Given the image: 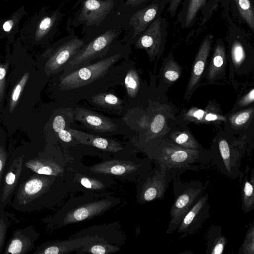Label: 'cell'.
Instances as JSON below:
<instances>
[{
  "mask_svg": "<svg viewBox=\"0 0 254 254\" xmlns=\"http://www.w3.org/2000/svg\"><path fill=\"white\" fill-rule=\"evenodd\" d=\"M12 46L6 98L0 112L1 124L10 136L22 130L32 118L41 91L51 78L38 67L19 37Z\"/></svg>",
  "mask_w": 254,
  "mask_h": 254,
  "instance_id": "obj_1",
  "label": "cell"
},
{
  "mask_svg": "<svg viewBox=\"0 0 254 254\" xmlns=\"http://www.w3.org/2000/svg\"><path fill=\"white\" fill-rule=\"evenodd\" d=\"M130 45L117 41L103 58L58 77L50 79L49 88L53 97L69 101L88 100L106 92L114 85L122 83L133 62L129 59Z\"/></svg>",
  "mask_w": 254,
  "mask_h": 254,
  "instance_id": "obj_2",
  "label": "cell"
},
{
  "mask_svg": "<svg viewBox=\"0 0 254 254\" xmlns=\"http://www.w3.org/2000/svg\"><path fill=\"white\" fill-rule=\"evenodd\" d=\"M130 13L120 4L119 8L99 27L85 33V45L63 71L66 74L104 57L118 41Z\"/></svg>",
  "mask_w": 254,
  "mask_h": 254,
  "instance_id": "obj_3",
  "label": "cell"
},
{
  "mask_svg": "<svg viewBox=\"0 0 254 254\" xmlns=\"http://www.w3.org/2000/svg\"><path fill=\"white\" fill-rule=\"evenodd\" d=\"M147 153L150 159L164 166L174 177L188 170L198 172L211 165L208 151L185 149L166 140L153 142Z\"/></svg>",
  "mask_w": 254,
  "mask_h": 254,
  "instance_id": "obj_4",
  "label": "cell"
},
{
  "mask_svg": "<svg viewBox=\"0 0 254 254\" xmlns=\"http://www.w3.org/2000/svg\"><path fill=\"white\" fill-rule=\"evenodd\" d=\"M56 177L33 173L20 181L10 203L14 210L31 213L47 207Z\"/></svg>",
  "mask_w": 254,
  "mask_h": 254,
  "instance_id": "obj_5",
  "label": "cell"
},
{
  "mask_svg": "<svg viewBox=\"0 0 254 254\" xmlns=\"http://www.w3.org/2000/svg\"><path fill=\"white\" fill-rule=\"evenodd\" d=\"M62 17L59 8L49 10L42 7L23 23L19 31L21 43L27 49L47 46L55 36Z\"/></svg>",
  "mask_w": 254,
  "mask_h": 254,
  "instance_id": "obj_6",
  "label": "cell"
},
{
  "mask_svg": "<svg viewBox=\"0 0 254 254\" xmlns=\"http://www.w3.org/2000/svg\"><path fill=\"white\" fill-rule=\"evenodd\" d=\"M84 45L83 38L71 33L48 45L35 60L38 67L52 77L64 71Z\"/></svg>",
  "mask_w": 254,
  "mask_h": 254,
  "instance_id": "obj_7",
  "label": "cell"
},
{
  "mask_svg": "<svg viewBox=\"0 0 254 254\" xmlns=\"http://www.w3.org/2000/svg\"><path fill=\"white\" fill-rule=\"evenodd\" d=\"M173 203L169 211L170 221L166 233L177 230L182 219L196 200L204 193L206 185L199 180H182L180 176L173 179Z\"/></svg>",
  "mask_w": 254,
  "mask_h": 254,
  "instance_id": "obj_8",
  "label": "cell"
},
{
  "mask_svg": "<svg viewBox=\"0 0 254 254\" xmlns=\"http://www.w3.org/2000/svg\"><path fill=\"white\" fill-rule=\"evenodd\" d=\"M209 152L211 165L230 179L238 178L241 183L244 176L241 169L242 159L245 152L241 144L230 143L226 138H220Z\"/></svg>",
  "mask_w": 254,
  "mask_h": 254,
  "instance_id": "obj_9",
  "label": "cell"
},
{
  "mask_svg": "<svg viewBox=\"0 0 254 254\" xmlns=\"http://www.w3.org/2000/svg\"><path fill=\"white\" fill-rule=\"evenodd\" d=\"M119 0H83L72 20L74 27L83 26L82 34L99 27L119 7Z\"/></svg>",
  "mask_w": 254,
  "mask_h": 254,
  "instance_id": "obj_10",
  "label": "cell"
},
{
  "mask_svg": "<svg viewBox=\"0 0 254 254\" xmlns=\"http://www.w3.org/2000/svg\"><path fill=\"white\" fill-rule=\"evenodd\" d=\"M230 0H183L177 22L183 29L191 28L200 16V27L205 25L219 7L230 11Z\"/></svg>",
  "mask_w": 254,
  "mask_h": 254,
  "instance_id": "obj_11",
  "label": "cell"
},
{
  "mask_svg": "<svg viewBox=\"0 0 254 254\" xmlns=\"http://www.w3.org/2000/svg\"><path fill=\"white\" fill-rule=\"evenodd\" d=\"M170 0H151L147 4L129 14L122 42L131 46L158 16L161 15Z\"/></svg>",
  "mask_w": 254,
  "mask_h": 254,
  "instance_id": "obj_12",
  "label": "cell"
},
{
  "mask_svg": "<svg viewBox=\"0 0 254 254\" xmlns=\"http://www.w3.org/2000/svg\"><path fill=\"white\" fill-rule=\"evenodd\" d=\"M155 167L144 174L139 189L142 203L164 198L171 182L175 177L163 165L154 162Z\"/></svg>",
  "mask_w": 254,
  "mask_h": 254,
  "instance_id": "obj_13",
  "label": "cell"
},
{
  "mask_svg": "<svg viewBox=\"0 0 254 254\" xmlns=\"http://www.w3.org/2000/svg\"><path fill=\"white\" fill-rule=\"evenodd\" d=\"M167 29L166 19L158 16L137 38L134 43L135 48L145 50L150 59H153L163 50Z\"/></svg>",
  "mask_w": 254,
  "mask_h": 254,
  "instance_id": "obj_14",
  "label": "cell"
},
{
  "mask_svg": "<svg viewBox=\"0 0 254 254\" xmlns=\"http://www.w3.org/2000/svg\"><path fill=\"white\" fill-rule=\"evenodd\" d=\"M25 155L15 153L8 157L0 184V208L10 204L23 171Z\"/></svg>",
  "mask_w": 254,
  "mask_h": 254,
  "instance_id": "obj_15",
  "label": "cell"
},
{
  "mask_svg": "<svg viewBox=\"0 0 254 254\" xmlns=\"http://www.w3.org/2000/svg\"><path fill=\"white\" fill-rule=\"evenodd\" d=\"M208 198L207 193H203L184 216L177 229L179 240L197 233L210 216Z\"/></svg>",
  "mask_w": 254,
  "mask_h": 254,
  "instance_id": "obj_16",
  "label": "cell"
},
{
  "mask_svg": "<svg viewBox=\"0 0 254 254\" xmlns=\"http://www.w3.org/2000/svg\"><path fill=\"white\" fill-rule=\"evenodd\" d=\"M40 234L32 226L15 230L6 243L3 254H27L35 248Z\"/></svg>",
  "mask_w": 254,
  "mask_h": 254,
  "instance_id": "obj_17",
  "label": "cell"
},
{
  "mask_svg": "<svg viewBox=\"0 0 254 254\" xmlns=\"http://www.w3.org/2000/svg\"><path fill=\"white\" fill-rule=\"evenodd\" d=\"M145 160L140 164H134L128 161L112 160L96 164L91 170L96 173L104 175H123L134 172L140 169L147 171L151 169V162Z\"/></svg>",
  "mask_w": 254,
  "mask_h": 254,
  "instance_id": "obj_18",
  "label": "cell"
},
{
  "mask_svg": "<svg viewBox=\"0 0 254 254\" xmlns=\"http://www.w3.org/2000/svg\"><path fill=\"white\" fill-rule=\"evenodd\" d=\"M74 115L77 121L95 131L112 132L118 129V125L109 118L87 109L76 108Z\"/></svg>",
  "mask_w": 254,
  "mask_h": 254,
  "instance_id": "obj_19",
  "label": "cell"
},
{
  "mask_svg": "<svg viewBox=\"0 0 254 254\" xmlns=\"http://www.w3.org/2000/svg\"><path fill=\"white\" fill-rule=\"evenodd\" d=\"M24 166L38 174L58 177L64 172L63 167L48 155L47 150L24 162Z\"/></svg>",
  "mask_w": 254,
  "mask_h": 254,
  "instance_id": "obj_20",
  "label": "cell"
},
{
  "mask_svg": "<svg viewBox=\"0 0 254 254\" xmlns=\"http://www.w3.org/2000/svg\"><path fill=\"white\" fill-rule=\"evenodd\" d=\"M95 237H86L71 241H52L46 242L38 246L33 254H63L84 246L87 243L101 240Z\"/></svg>",
  "mask_w": 254,
  "mask_h": 254,
  "instance_id": "obj_21",
  "label": "cell"
},
{
  "mask_svg": "<svg viewBox=\"0 0 254 254\" xmlns=\"http://www.w3.org/2000/svg\"><path fill=\"white\" fill-rule=\"evenodd\" d=\"M213 40V35L210 33L207 34L202 40L195 58L188 91H191L199 81L210 52Z\"/></svg>",
  "mask_w": 254,
  "mask_h": 254,
  "instance_id": "obj_22",
  "label": "cell"
},
{
  "mask_svg": "<svg viewBox=\"0 0 254 254\" xmlns=\"http://www.w3.org/2000/svg\"><path fill=\"white\" fill-rule=\"evenodd\" d=\"M111 205V202L106 200L87 203L68 213L63 223L66 225L90 218L108 209Z\"/></svg>",
  "mask_w": 254,
  "mask_h": 254,
  "instance_id": "obj_23",
  "label": "cell"
},
{
  "mask_svg": "<svg viewBox=\"0 0 254 254\" xmlns=\"http://www.w3.org/2000/svg\"><path fill=\"white\" fill-rule=\"evenodd\" d=\"M68 130L76 141L82 144L91 145L109 152H117L123 148L121 143L115 140L102 137L74 129L70 128Z\"/></svg>",
  "mask_w": 254,
  "mask_h": 254,
  "instance_id": "obj_24",
  "label": "cell"
},
{
  "mask_svg": "<svg viewBox=\"0 0 254 254\" xmlns=\"http://www.w3.org/2000/svg\"><path fill=\"white\" fill-rule=\"evenodd\" d=\"M230 11L232 18L239 23L246 24L252 33L254 32L253 0H230Z\"/></svg>",
  "mask_w": 254,
  "mask_h": 254,
  "instance_id": "obj_25",
  "label": "cell"
},
{
  "mask_svg": "<svg viewBox=\"0 0 254 254\" xmlns=\"http://www.w3.org/2000/svg\"><path fill=\"white\" fill-rule=\"evenodd\" d=\"M26 14L25 7L22 5L8 17L0 19V40L6 38L7 43L12 45L16 35L20 31V22Z\"/></svg>",
  "mask_w": 254,
  "mask_h": 254,
  "instance_id": "obj_26",
  "label": "cell"
},
{
  "mask_svg": "<svg viewBox=\"0 0 254 254\" xmlns=\"http://www.w3.org/2000/svg\"><path fill=\"white\" fill-rule=\"evenodd\" d=\"M241 206L247 214L254 209V170L247 165L242 181Z\"/></svg>",
  "mask_w": 254,
  "mask_h": 254,
  "instance_id": "obj_27",
  "label": "cell"
},
{
  "mask_svg": "<svg viewBox=\"0 0 254 254\" xmlns=\"http://www.w3.org/2000/svg\"><path fill=\"white\" fill-rule=\"evenodd\" d=\"M227 243V239L223 235L221 226L214 224L210 226L206 237L207 254H223Z\"/></svg>",
  "mask_w": 254,
  "mask_h": 254,
  "instance_id": "obj_28",
  "label": "cell"
},
{
  "mask_svg": "<svg viewBox=\"0 0 254 254\" xmlns=\"http://www.w3.org/2000/svg\"><path fill=\"white\" fill-rule=\"evenodd\" d=\"M226 64V49L222 39L218 38L216 41L213 54L208 69V78H214L221 72Z\"/></svg>",
  "mask_w": 254,
  "mask_h": 254,
  "instance_id": "obj_29",
  "label": "cell"
},
{
  "mask_svg": "<svg viewBox=\"0 0 254 254\" xmlns=\"http://www.w3.org/2000/svg\"><path fill=\"white\" fill-rule=\"evenodd\" d=\"M88 100L95 106L116 111L122 110L124 106L121 99L114 94L107 92L95 95Z\"/></svg>",
  "mask_w": 254,
  "mask_h": 254,
  "instance_id": "obj_30",
  "label": "cell"
},
{
  "mask_svg": "<svg viewBox=\"0 0 254 254\" xmlns=\"http://www.w3.org/2000/svg\"><path fill=\"white\" fill-rule=\"evenodd\" d=\"M9 45L7 43L4 62H2L0 54V112L4 107L6 95L7 78L10 64Z\"/></svg>",
  "mask_w": 254,
  "mask_h": 254,
  "instance_id": "obj_31",
  "label": "cell"
},
{
  "mask_svg": "<svg viewBox=\"0 0 254 254\" xmlns=\"http://www.w3.org/2000/svg\"><path fill=\"white\" fill-rule=\"evenodd\" d=\"M180 147L197 150H205L189 133L179 132L173 134L167 141Z\"/></svg>",
  "mask_w": 254,
  "mask_h": 254,
  "instance_id": "obj_32",
  "label": "cell"
},
{
  "mask_svg": "<svg viewBox=\"0 0 254 254\" xmlns=\"http://www.w3.org/2000/svg\"><path fill=\"white\" fill-rule=\"evenodd\" d=\"M120 249L115 246L103 242L102 239L86 244L79 253L108 254L117 252Z\"/></svg>",
  "mask_w": 254,
  "mask_h": 254,
  "instance_id": "obj_33",
  "label": "cell"
},
{
  "mask_svg": "<svg viewBox=\"0 0 254 254\" xmlns=\"http://www.w3.org/2000/svg\"><path fill=\"white\" fill-rule=\"evenodd\" d=\"M124 81L128 96L130 98L135 97L139 89L140 81L138 74L132 66L127 71Z\"/></svg>",
  "mask_w": 254,
  "mask_h": 254,
  "instance_id": "obj_34",
  "label": "cell"
},
{
  "mask_svg": "<svg viewBox=\"0 0 254 254\" xmlns=\"http://www.w3.org/2000/svg\"><path fill=\"white\" fill-rule=\"evenodd\" d=\"M51 125L52 129L62 141L69 142L72 140V136L69 130L65 129V120L63 116L55 115L52 119Z\"/></svg>",
  "mask_w": 254,
  "mask_h": 254,
  "instance_id": "obj_35",
  "label": "cell"
},
{
  "mask_svg": "<svg viewBox=\"0 0 254 254\" xmlns=\"http://www.w3.org/2000/svg\"><path fill=\"white\" fill-rule=\"evenodd\" d=\"M239 254H254V222L250 224L245 239L239 251Z\"/></svg>",
  "mask_w": 254,
  "mask_h": 254,
  "instance_id": "obj_36",
  "label": "cell"
},
{
  "mask_svg": "<svg viewBox=\"0 0 254 254\" xmlns=\"http://www.w3.org/2000/svg\"><path fill=\"white\" fill-rule=\"evenodd\" d=\"M6 133L2 127L0 134V184L9 157L8 152L6 147Z\"/></svg>",
  "mask_w": 254,
  "mask_h": 254,
  "instance_id": "obj_37",
  "label": "cell"
},
{
  "mask_svg": "<svg viewBox=\"0 0 254 254\" xmlns=\"http://www.w3.org/2000/svg\"><path fill=\"white\" fill-rule=\"evenodd\" d=\"M10 226V221L4 209L0 208V254L5 246L6 233Z\"/></svg>",
  "mask_w": 254,
  "mask_h": 254,
  "instance_id": "obj_38",
  "label": "cell"
},
{
  "mask_svg": "<svg viewBox=\"0 0 254 254\" xmlns=\"http://www.w3.org/2000/svg\"><path fill=\"white\" fill-rule=\"evenodd\" d=\"M80 184L85 188L91 190H100L105 187L100 181L87 177H81L79 179Z\"/></svg>",
  "mask_w": 254,
  "mask_h": 254,
  "instance_id": "obj_39",
  "label": "cell"
},
{
  "mask_svg": "<svg viewBox=\"0 0 254 254\" xmlns=\"http://www.w3.org/2000/svg\"><path fill=\"white\" fill-rule=\"evenodd\" d=\"M151 0H126L122 3L123 7L131 13L147 4Z\"/></svg>",
  "mask_w": 254,
  "mask_h": 254,
  "instance_id": "obj_40",
  "label": "cell"
},
{
  "mask_svg": "<svg viewBox=\"0 0 254 254\" xmlns=\"http://www.w3.org/2000/svg\"><path fill=\"white\" fill-rule=\"evenodd\" d=\"M164 124V117L161 114L157 115L154 118L150 125L151 132L153 133H159L162 130Z\"/></svg>",
  "mask_w": 254,
  "mask_h": 254,
  "instance_id": "obj_41",
  "label": "cell"
},
{
  "mask_svg": "<svg viewBox=\"0 0 254 254\" xmlns=\"http://www.w3.org/2000/svg\"><path fill=\"white\" fill-rule=\"evenodd\" d=\"M252 111L245 110L236 114L232 119V122L235 125L241 126L245 124L250 118Z\"/></svg>",
  "mask_w": 254,
  "mask_h": 254,
  "instance_id": "obj_42",
  "label": "cell"
},
{
  "mask_svg": "<svg viewBox=\"0 0 254 254\" xmlns=\"http://www.w3.org/2000/svg\"><path fill=\"white\" fill-rule=\"evenodd\" d=\"M183 0H170L166 11L170 16L173 18L175 16Z\"/></svg>",
  "mask_w": 254,
  "mask_h": 254,
  "instance_id": "obj_43",
  "label": "cell"
},
{
  "mask_svg": "<svg viewBox=\"0 0 254 254\" xmlns=\"http://www.w3.org/2000/svg\"><path fill=\"white\" fill-rule=\"evenodd\" d=\"M179 72L174 68H168L164 72V76L169 81H175L179 77Z\"/></svg>",
  "mask_w": 254,
  "mask_h": 254,
  "instance_id": "obj_44",
  "label": "cell"
},
{
  "mask_svg": "<svg viewBox=\"0 0 254 254\" xmlns=\"http://www.w3.org/2000/svg\"><path fill=\"white\" fill-rule=\"evenodd\" d=\"M254 89H252L247 95H246L240 101L239 104L241 106L248 105L254 102Z\"/></svg>",
  "mask_w": 254,
  "mask_h": 254,
  "instance_id": "obj_45",
  "label": "cell"
},
{
  "mask_svg": "<svg viewBox=\"0 0 254 254\" xmlns=\"http://www.w3.org/2000/svg\"><path fill=\"white\" fill-rule=\"evenodd\" d=\"M205 112L201 109L195 110L191 113V116L198 120H201Z\"/></svg>",
  "mask_w": 254,
  "mask_h": 254,
  "instance_id": "obj_46",
  "label": "cell"
},
{
  "mask_svg": "<svg viewBox=\"0 0 254 254\" xmlns=\"http://www.w3.org/2000/svg\"><path fill=\"white\" fill-rule=\"evenodd\" d=\"M219 118L217 115L211 113L206 114L204 117L205 120L207 121H215L219 119Z\"/></svg>",
  "mask_w": 254,
  "mask_h": 254,
  "instance_id": "obj_47",
  "label": "cell"
},
{
  "mask_svg": "<svg viewBox=\"0 0 254 254\" xmlns=\"http://www.w3.org/2000/svg\"><path fill=\"white\" fill-rule=\"evenodd\" d=\"M2 124H1V116H0V131H1V128L2 127Z\"/></svg>",
  "mask_w": 254,
  "mask_h": 254,
  "instance_id": "obj_48",
  "label": "cell"
},
{
  "mask_svg": "<svg viewBox=\"0 0 254 254\" xmlns=\"http://www.w3.org/2000/svg\"><path fill=\"white\" fill-rule=\"evenodd\" d=\"M2 0V1H7L8 0Z\"/></svg>",
  "mask_w": 254,
  "mask_h": 254,
  "instance_id": "obj_49",
  "label": "cell"
}]
</instances>
